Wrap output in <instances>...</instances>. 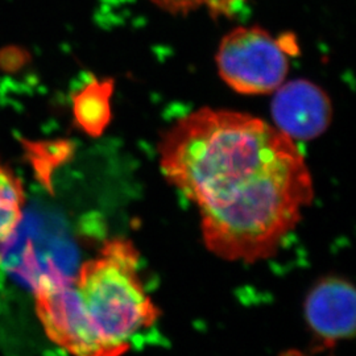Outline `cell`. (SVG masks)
I'll return each instance as SVG.
<instances>
[{
  "label": "cell",
  "instance_id": "1",
  "mask_svg": "<svg viewBox=\"0 0 356 356\" xmlns=\"http://www.w3.org/2000/svg\"><path fill=\"white\" fill-rule=\"evenodd\" d=\"M157 149L166 181L198 210L206 248L227 261L275 256L314 198L294 140L252 115L197 110Z\"/></svg>",
  "mask_w": 356,
  "mask_h": 356
},
{
  "label": "cell",
  "instance_id": "2",
  "mask_svg": "<svg viewBox=\"0 0 356 356\" xmlns=\"http://www.w3.org/2000/svg\"><path fill=\"white\" fill-rule=\"evenodd\" d=\"M139 263L135 244L126 238H114L72 277L92 329L122 354H127L134 335L152 327L160 317L159 307L143 285Z\"/></svg>",
  "mask_w": 356,
  "mask_h": 356
},
{
  "label": "cell",
  "instance_id": "3",
  "mask_svg": "<svg viewBox=\"0 0 356 356\" xmlns=\"http://www.w3.org/2000/svg\"><path fill=\"white\" fill-rule=\"evenodd\" d=\"M289 48L260 26H239L222 38L216 66L226 85L241 94L275 92L289 72Z\"/></svg>",
  "mask_w": 356,
  "mask_h": 356
},
{
  "label": "cell",
  "instance_id": "4",
  "mask_svg": "<svg viewBox=\"0 0 356 356\" xmlns=\"http://www.w3.org/2000/svg\"><path fill=\"white\" fill-rule=\"evenodd\" d=\"M40 323L51 342L73 356H123L92 329L79 304L73 280L57 272L40 276L35 288Z\"/></svg>",
  "mask_w": 356,
  "mask_h": 356
},
{
  "label": "cell",
  "instance_id": "5",
  "mask_svg": "<svg viewBox=\"0 0 356 356\" xmlns=\"http://www.w3.org/2000/svg\"><path fill=\"white\" fill-rule=\"evenodd\" d=\"M275 127L293 140H313L330 127L332 106L326 91L307 79L282 83L272 104Z\"/></svg>",
  "mask_w": 356,
  "mask_h": 356
},
{
  "label": "cell",
  "instance_id": "6",
  "mask_svg": "<svg viewBox=\"0 0 356 356\" xmlns=\"http://www.w3.org/2000/svg\"><path fill=\"white\" fill-rule=\"evenodd\" d=\"M305 319L322 348L350 339L355 334L356 293L341 277H326L307 293Z\"/></svg>",
  "mask_w": 356,
  "mask_h": 356
},
{
  "label": "cell",
  "instance_id": "7",
  "mask_svg": "<svg viewBox=\"0 0 356 356\" xmlns=\"http://www.w3.org/2000/svg\"><path fill=\"white\" fill-rule=\"evenodd\" d=\"M111 82H94L82 90L74 101L76 120L90 135H99L108 124Z\"/></svg>",
  "mask_w": 356,
  "mask_h": 356
},
{
  "label": "cell",
  "instance_id": "8",
  "mask_svg": "<svg viewBox=\"0 0 356 356\" xmlns=\"http://www.w3.org/2000/svg\"><path fill=\"white\" fill-rule=\"evenodd\" d=\"M26 191L23 184L0 161V244L11 239L23 220Z\"/></svg>",
  "mask_w": 356,
  "mask_h": 356
},
{
  "label": "cell",
  "instance_id": "9",
  "mask_svg": "<svg viewBox=\"0 0 356 356\" xmlns=\"http://www.w3.org/2000/svg\"><path fill=\"white\" fill-rule=\"evenodd\" d=\"M169 13H189L204 8L211 16L232 17L241 11L245 0H151Z\"/></svg>",
  "mask_w": 356,
  "mask_h": 356
},
{
  "label": "cell",
  "instance_id": "10",
  "mask_svg": "<svg viewBox=\"0 0 356 356\" xmlns=\"http://www.w3.org/2000/svg\"><path fill=\"white\" fill-rule=\"evenodd\" d=\"M284 356H305L304 354H296V353H293V354H288V355Z\"/></svg>",
  "mask_w": 356,
  "mask_h": 356
}]
</instances>
